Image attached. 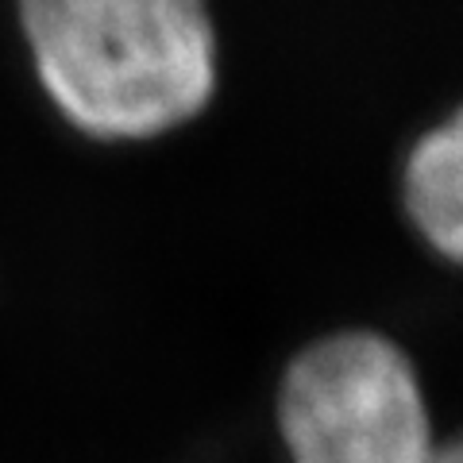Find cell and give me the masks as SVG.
Segmentation results:
<instances>
[{
  "label": "cell",
  "mask_w": 463,
  "mask_h": 463,
  "mask_svg": "<svg viewBox=\"0 0 463 463\" xmlns=\"http://www.w3.org/2000/svg\"><path fill=\"white\" fill-rule=\"evenodd\" d=\"M12 16L43 100L100 147L182 132L221 85V24L205 0H24Z\"/></svg>",
  "instance_id": "obj_1"
},
{
  "label": "cell",
  "mask_w": 463,
  "mask_h": 463,
  "mask_svg": "<svg viewBox=\"0 0 463 463\" xmlns=\"http://www.w3.org/2000/svg\"><path fill=\"white\" fill-rule=\"evenodd\" d=\"M270 413L286 463H463L459 432L437 429L421 364L374 325L301 344Z\"/></svg>",
  "instance_id": "obj_2"
},
{
  "label": "cell",
  "mask_w": 463,
  "mask_h": 463,
  "mask_svg": "<svg viewBox=\"0 0 463 463\" xmlns=\"http://www.w3.org/2000/svg\"><path fill=\"white\" fill-rule=\"evenodd\" d=\"M398 216L421 248L459 270L463 259V112L405 139L398 155Z\"/></svg>",
  "instance_id": "obj_3"
}]
</instances>
